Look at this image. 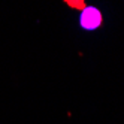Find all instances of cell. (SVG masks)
<instances>
[{
    "mask_svg": "<svg viewBox=\"0 0 124 124\" xmlns=\"http://www.w3.org/2000/svg\"><path fill=\"white\" fill-rule=\"evenodd\" d=\"M103 23V15L99 8L96 6H85L82 8L81 14L78 16V24L79 27L85 31H96Z\"/></svg>",
    "mask_w": 124,
    "mask_h": 124,
    "instance_id": "cell-1",
    "label": "cell"
}]
</instances>
